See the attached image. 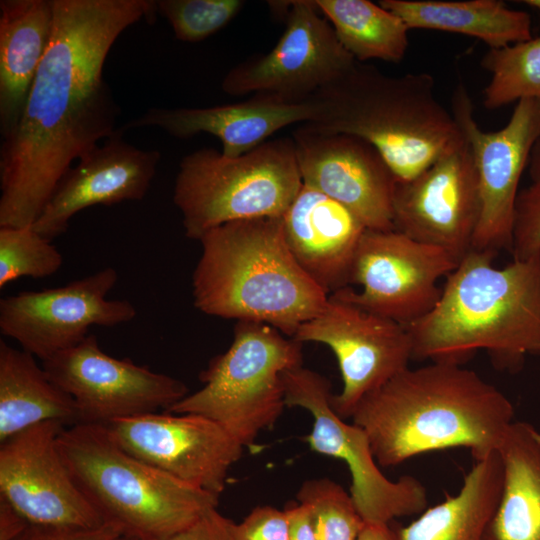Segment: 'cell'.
<instances>
[{"label":"cell","mask_w":540,"mask_h":540,"mask_svg":"<svg viewBox=\"0 0 540 540\" xmlns=\"http://www.w3.org/2000/svg\"><path fill=\"white\" fill-rule=\"evenodd\" d=\"M50 46L0 147V227L33 225L67 170L114 134L120 108L103 78L117 38L156 0H52Z\"/></svg>","instance_id":"obj_1"},{"label":"cell","mask_w":540,"mask_h":540,"mask_svg":"<svg viewBox=\"0 0 540 540\" xmlns=\"http://www.w3.org/2000/svg\"><path fill=\"white\" fill-rule=\"evenodd\" d=\"M513 418L514 407L501 390L449 362L407 367L362 398L351 415L383 467L457 447L483 459L498 450Z\"/></svg>","instance_id":"obj_2"},{"label":"cell","mask_w":540,"mask_h":540,"mask_svg":"<svg viewBox=\"0 0 540 540\" xmlns=\"http://www.w3.org/2000/svg\"><path fill=\"white\" fill-rule=\"evenodd\" d=\"M494 257L471 249L434 308L406 326L413 359L462 365L484 350L494 366L517 372L540 355V254L501 268Z\"/></svg>","instance_id":"obj_3"},{"label":"cell","mask_w":540,"mask_h":540,"mask_svg":"<svg viewBox=\"0 0 540 540\" xmlns=\"http://www.w3.org/2000/svg\"><path fill=\"white\" fill-rule=\"evenodd\" d=\"M199 242L192 296L204 314L265 323L293 338L327 303L329 295L292 255L282 216L228 222Z\"/></svg>","instance_id":"obj_4"},{"label":"cell","mask_w":540,"mask_h":540,"mask_svg":"<svg viewBox=\"0 0 540 540\" xmlns=\"http://www.w3.org/2000/svg\"><path fill=\"white\" fill-rule=\"evenodd\" d=\"M435 92L429 73L393 76L356 61L313 96L321 112L304 125L367 141L397 181H408L466 142L452 112Z\"/></svg>","instance_id":"obj_5"},{"label":"cell","mask_w":540,"mask_h":540,"mask_svg":"<svg viewBox=\"0 0 540 540\" xmlns=\"http://www.w3.org/2000/svg\"><path fill=\"white\" fill-rule=\"evenodd\" d=\"M76 485L103 521L138 540H165L217 508L213 495L122 449L102 424L65 427L57 439Z\"/></svg>","instance_id":"obj_6"},{"label":"cell","mask_w":540,"mask_h":540,"mask_svg":"<svg viewBox=\"0 0 540 540\" xmlns=\"http://www.w3.org/2000/svg\"><path fill=\"white\" fill-rule=\"evenodd\" d=\"M303 185L293 139L266 141L238 157L201 148L179 163L173 202L198 240L228 222L281 217Z\"/></svg>","instance_id":"obj_7"},{"label":"cell","mask_w":540,"mask_h":540,"mask_svg":"<svg viewBox=\"0 0 540 540\" xmlns=\"http://www.w3.org/2000/svg\"><path fill=\"white\" fill-rule=\"evenodd\" d=\"M302 362L301 342L265 323L237 321L230 347L200 372L203 387L166 411L210 418L251 447L286 407L282 374Z\"/></svg>","instance_id":"obj_8"},{"label":"cell","mask_w":540,"mask_h":540,"mask_svg":"<svg viewBox=\"0 0 540 540\" xmlns=\"http://www.w3.org/2000/svg\"><path fill=\"white\" fill-rule=\"evenodd\" d=\"M286 407H300L313 417L306 437L316 453L342 460L351 476L350 496L365 524L386 525L395 518L423 512L427 493L412 476L387 478L378 467L369 438L355 423L348 424L334 410L329 380L299 366L282 374Z\"/></svg>","instance_id":"obj_9"},{"label":"cell","mask_w":540,"mask_h":540,"mask_svg":"<svg viewBox=\"0 0 540 540\" xmlns=\"http://www.w3.org/2000/svg\"><path fill=\"white\" fill-rule=\"evenodd\" d=\"M452 114L471 148L478 176L481 211L471 249L494 255L511 251L520 178L540 137V100L517 102L502 129L484 131L473 117L465 86L459 84Z\"/></svg>","instance_id":"obj_10"},{"label":"cell","mask_w":540,"mask_h":540,"mask_svg":"<svg viewBox=\"0 0 540 540\" xmlns=\"http://www.w3.org/2000/svg\"><path fill=\"white\" fill-rule=\"evenodd\" d=\"M460 260L447 250L396 231L366 229L353 261L349 286L333 295L408 326L427 315L438 302L437 282Z\"/></svg>","instance_id":"obj_11"},{"label":"cell","mask_w":540,"mask_h":540,"mask_svg":"<svg viewBox=\"0 0 540 540\" xmlns=\"http://www.w3.org/2000/svg\"><path fill=\"white\" fill-rule=\"evenodd\" d=\"M285 5V29L276 45L268 53L230 69L221 82L224 93L269 94L288 102H302L356 62L315 0L289 1Z\"/></svg>","instance_id":"obj_12"},{"label":"cell","mask_w":540,"mask_h":540,"mask_svg":"<svg viewBox=\"0 0 540 540\" xmlns=\"http://www.w3.org/2000/svg\"><path fill=\"white\" fill-rule=\"evenodd\" d=\"M117 281V270L106 267L60 287L6 296L0 300V331L44 361L82 342L92 326L135 318L130 301L107 298Z\"/></svg>","instance_id":"obj_13"},{"label":"cell","mask_w":540,"mask_h":540,"mask_svg":"<svg viewBox=\"0 0 540 540\" xmlns=\"http://www.w3.org/2000/svg\"><path fill=\"white\" fill-rule=\"evenodd\" d=\"M41 365L72 397L80 423L106 424L166 411L189 394L185 383L177 378L106 354L93 334L41 361Z\"/></svg>","instance_id":"obj_14"},{"label":"cell","mask_w":540,"mask_h":540,"mask_svg":"<svg viewBox=\"0 0 540 540\" xmlns=\"http://www.w3.org/2000/svg\"><path fill=\"white\" fill-rule=\"evenodd\" d=\"M293 339L323 343L335 354L343 386L331 403L343 419L351 418L362 398L409 367L413 359L406 326L333 294Z\"/></svg>","instance_id":"obj_15"},{"label":"cell","mask_w":540,"mask_h":540,"mask_svg":"<svg viewBox=\"0 0 540 540\" xmlns=\"http://www.w3.org/2000/svg\"><path fill=\"white\" fill-rule=\"evenodd\" d=\"M102 425L131 455L219 497L244 449L217 422L193 413L153 412Z\"/></svg>","instance_id":"obj_16"},{"label":"cell","mask_w":540,"mask_h":540,"mask_svg":"<svg viewBox=\"0 0 540 540\" xmlns=\"http://www.w3.org/2000/svg\"><path fill=\"white\" fill-rule=\"evenodd\" d=\"M65 427L48 421L0 443V498L30 524L97 528L105 522L76 485L58 448Z\"/></svg>","instance_id":"obj_17"},{"label":"cell","mask_w":540,"mask_h":540,"mask_svg":"<svg viewBox=\"0 0 540 540\" xmlns=\"http://www.w3.org/2000/svg\"><path fill=\"white\" fill-rule=\"evenodd\" d=\"M480 211L478 176L467 140L413 179L395 185V230L459 260L472 248Z\"/></svg>","instance_id":"obj_18"},{"label":"cell","mask_w":540,"mask_h":540,"mask_svg":"<svg viewBox=\"0 0 540 540\" xmlns=\"http://www.w3.org/2000/svg\"><path fill=\"white\" fill-rule=\"evenodd\" d=\"M292 139L303 184L347 207L367 229L395 230L397 179L373 145L352 135L317 132L304 124Z\"/></svg>","instance_id":"obj_19"},{"label":"cell","mask_w":540,"mask_h":540,"mask_svg":"<svg viewBox=\"0 0 540 540\" xmlns=\"http://www.w3.org/2000/svg\"><path fill=\"white\" fill-rule=\"evenodd\" d=\"M118 128L81 156L57 184L33 228L49 240L65 233L81 210L142 200L150 189L161 155L123 138Z\"/></svg>","instance_id":"obj_20"},{"label":"cell","mask_w":540,"mask_h":540,"mask_svg":"<svg viewBox=\"0 0 540 540\" xmlns=\"http://www.w3.org/2000/svg\"><path fill=\"white\" fill-rule=\"evenodd\" d=\"M320 112L314 97L288 102L269 94H254L242 102L211 107L150 108L121 128L157 127L178 139L206 133L220 140L224 156L238 157L288 125L314 122Z\"/></svg>","instance_id":"obj_21"},{"label":"cell","mask_w":540,"mask_h":540,"mask_svg":"<svg viewBox=\"0 0 540 540\" xmlns=\"http://www.w3.org/2000/svg\"><path fill=\"white\" fill-rule=\"evenodd\" d=\"M282 223L295 260L328 295L350 285L355 254L367 229L352 211L303 184Z\"/></svg>","instance_id":"obj_22"},{"label":"cell","mask_w":540,"mask_h":540,"mask_svg":"<svg viewBox=\"0 0 540 540\" xmlns=\"http://www.w3.org/2000/svg\"><path fill=\"white\" fill-rule=\"evenodd\" d=\"M52 0L0 1V130L18 122L37 71L50 46Z\"/></svg>","instance_id":"obj_23"},{"label":"cell","mask_w":540,"mask_h":540,"mask_svg":"<svg viewBox=\"0 0 540 540\" xmlns=\"http://www.w3.org/2000/svg\"><path fill=\"white\" fill-rule=\"evenodd\" d=\"M497 451L503 485L483 540H540V432L513 421Z\"/></svg>","instance_id":"obj_24"},{"label":"cell","mask_w":540,"mask_h":540,"mask_svg":"<svg viewBox=\"0 0 540 540\" xmlns=\"http://www.w3.org/2000/svg\"><path fill=\"white\" fill-rule=\"evenodd\" d=\"M35 358L0 340V443L40 423H80L72 397Z\"/></svg>","instance_id":"obj_25"},{"label":"cell","mask_w":540,"mask_h":540,"mask_svg":"<svg viewBox=\"0 0 540 540\" xmlns=\"http://www.w3.org/2000/svg\"><path fill=\"white\" fill-rule=\"evenodd\" d=\"M502 485V460L495 451L476 460L456 495L447 496L407 526L397 528L398 540H483Z\"/></svg>","instance_id":"obj_26"},{"label":"cell","mask_w":540,"mask_h":540,"mask_svg":"<svg viewBox=\"0 0 540 540\" xmlns=\"http://www.w3.org/2000/svg\"><path fill=\"white\" fill-rule=\"evenodd\" d=\"M409 29L459 33L500 48L532 38L528 13L508 8L499 0H380Z\"/></svg>","instance_id":"obj_27"},{"label":"cell","mask_w":540,"mask_h":540,"mask_svg":"<svg viewBox=\"0 0 540 540\" xmlns=\"http://www.w3.org/2000/svg\"><path fill=\"white\" fill-rule=\"evenodd\" d=\"M343 48L358 62L371 59L399 63L408 46L404 21L369 0H315Z\"/></svg>","instance_id":"obj_28"},{"label":"cell","mask_w":540,"mask_h":540,"mask_svg":"<svg viewBox=\"0 0 540 540\" xmlns=\"http://www.w3.org/2000/svg\"><path fill=\"white\" fill-rule=\"evenodd\" d=\"M481 66L491 73L483 90L486 109H498L524 99L540 100V36L489 48Z\"/></svg>","instance_id":"obj_29"},{"label":"cell","mask_w":540,"mask_h":540,"mask_svg":"<svg viewBox=\"0 0 540 540\" xmlns=\"http://www.w3.org/2000/svg\"><path fill=\"white\" fill-rule=\"evenodd\" d=\"M296 497L309 510L315 540H356L365 524L350 493L329 478L304 481Z\"/></svg>","instance_id":"obj_30"},{"label":"cell","mask_w":540,"mask_h":540,"mask_svg":"<svg viewBox=\"0 0 540 540\" xmlns=\"http://www.w3.org/2000/svg\"><path fill=\"white\" fill-rule=\"evenodd\" d=\"M62 264L60 251L32 225L0 227V288L22 277H49Z\"/></svg>","instance_id":"obj_31"},{"label":"cell","mask_w":540,"mask_h":540,"mask_svg":"<svg viewBox=\"0 0 540 540\" xmlns=\"http://www.w3.org/2000/svg\"><path fill=\"white\" fill-rule=\"evenodd\" d=\"M244 4L241 0H156V10L178 40L196 43L224 28Z\"/></svg>","instance_id":"obj_32"},{"label":"cell","mask_w":540,"mask_h":540,"mask_svg":"<svg viewBox=\"0 0 540 540\" xmlns=\"http://www.w3.org/2000/svg\"><path fill=\"white\" fill-rule=\"evenodd\" d=\"M511 253L513 260L540 254V183H532L519 191Z\"/></svg>","instance_id":"obj_33"},{"label":"cell","mask_w":540,"mask_h":540,"mask_svg":"<svg viewBox=\"0 0 540 540\" xmlns=\"http://www.w3.org/2000/svg\"><path fill=\"white\" fill-rule=\"evenodd\" d=\"M234 540H290L286 510L264 505L254 508L240 523L234 524Z\"/></svg>","instance_id":"obj_34"},{"label":"cell","mask_w":540,"mask_h":540,"mask_svg":"<svg viewBox=\"0 0 540 540\" xmlns=\"http://www.w3.org/2000/svg\"><path fill=\"white\" fill-rule=\"evenodd\" d=\"M120 535L119 528L108 523L90 529L29 524L13 540H116Z\"/></svg>","instance_id":"obj_35"},{"label":"cell","mask_w":540,"mask_h":540,"mask_svg":"<svg viewBox=\"0 0 540 540\" xmlns=\"http://www.w3.org/2000/svg\"><path fill=\"white\" fill-rule=\"evenodd\" d=\"M234 522L212 509L189 527L165 540H234Z\"/></svg>","instance_id":"obj_36"},{"label":"cell","mask_w":540,"mask_h":540,"mask_svg":"<svg viewBox=\"0 0 540 540\" xmlns=\"http://www.w3.org/2000/svg\"><path fill=\"white\" fill-rule=\"evenodd\" d=\"M285 510L290 522V540H315L307 506L297 502L289 504Z\"/></svg>","instance_id":"obj_37"},{"label":"cell","mask_w":540,"mask_h":540,"mask_svg":"<svg viewBox=\"0 0 540 540\" xmlns=\"http://www.w3.org/2000/svg\"><path fill=\"white\" fill-rule=\"evenodd\" d=\"M29 524L12 505L0 498V540H13Z\"/></svg>","instance_id":"obj_38"},{"label":"cell","mask_w":540,"mask_h":540,"mask_svg":"<svg viewBox=\"0 0 540 540\" xmlns=\"http://www.w3.org/2000/svg\"><path fill=\"white\" fill-rule=\"evenodd\" d=\"M356 540H398V538L396 529H393L390 524H364Z\"/></svg>","instance_id":"obj_39"},{"label":"cell","mask_w":540,"mask_h":540,"mask_svg":"<svg viewBox=\"0 0 540 540\" xmlns=\"http://www.w3.org/2000/svg\"><path fill=\"white\" fill-rule=\"evenodd\" d=\"M528 164L532 183H540V137L533 146Z\"/></svg>","instance_id":"obj_40"},{"label":"cell","mask_w":540,"mask_h":540,"mask_svg":"<svg viewBox=\"0 0 540 540\" xmlns=\"http://www.w3.org/2000/svg\"><path fill=\"white\" fill-rule=\"evenodd\" d=\"M522 2L525 3L526 5L540 11V0H524Z\"/></svg>","instance_id":"obj_41"},{"label":"cell","mask_w":540,"mask_h":540,"mask_svg":"<svg viewBox=\"0 0 540 540\" xmlns=\"http://www.w3.org/2000/svg\"><path fill=\"white\" fill-rule=\"evenodd\" d=\"M116 540H138L134 537L126 536V535H120Z\"/></svg>","instance_id":"obj_42"}]
</instances>
